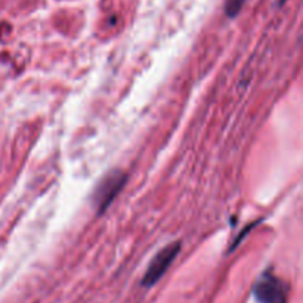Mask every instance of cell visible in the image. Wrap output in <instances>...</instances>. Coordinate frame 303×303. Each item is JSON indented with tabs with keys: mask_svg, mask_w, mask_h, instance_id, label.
Segmentation results:
<instances>
[{
	"mask_svg": "<svg viewBox=\"0 0 303 303\" xmlns=\"http://www.w3.org/2000/svg\"><path fill=\"white\" fill-rule=\"evenodd\" d=\"M253 295L259 303H287L289 287L271 271H266L256 281Z\"/></svg>",
	"mask_w": 303,
	"mask_h": 303,
	"instance_id": "1",
	"label": "cell"
},
{
	"mask_svg": "<svg viewBox=\"0 0 303 303\" xmlns=\"http://www.w3.org/2000/svg\"><path fill=\"white\" fill-rule=\"evenodd\" d=\"M126 181H127V176L121 170H111L102 178L92 196L98 213H103L106 207L114 202V199L118 196Z\"/></svg>",
	"mask_w": 303,
	"mask_h": 303,
	"instance_id": "2",
	"label": "cell"
},
{
	"mask_svg": "<svg viewBox=\"0 0 303 303\" xmlns=\"http://www.w3.org/2000/svg\"><path fill=\"white\" fill-rule=\"evenodd\" d=\"M179 252H181V243H178V241L170 243L164 249H161L154 256L151 263L148 265V269L142 278V286L144 287H152L166 274V271L170 268V265L173 263V260L176 259Z\"/></svg>",
	"mask_w": 303,
	"mask_h": 303,
	"instance_id": "3",
	"label": "cell"
},
{
	"mask_svg": "<svg viewBox=\"0 0 303 303\" xmlns=\"http://www.w3.org/2000/svg\"><path fill=\"white\" fill-rule=\"evenodd\" d=\"M246 0H226V13L228 16H237Z\"/></svg>",
	"mask_w": 303,
	"mask_h": 303,
	"instance_id": "4",
	"label": "cell"
},
{
	"mask_svg": "<svg viewBox=\"0 0 303 303\" xmlns=\"http://www.w3.org/2000/svg\"><path fill=\"white\" fill-rule=\"evenodd\" d=\"M281 1H284V0H281Z\"/></svg>",
	"mask_w": 303,
	"mask_h": 303,
	"instance_id": "5",
	"label": "cell"
}]
</instances>
